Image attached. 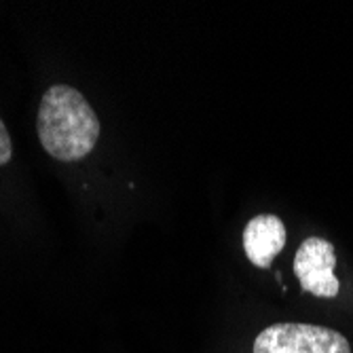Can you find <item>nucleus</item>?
I'll return each mask as SVG.
<instances>
[{
    "mask_svg": "<svg viewBox=\"0 0 353 353\" xmlns=\"http://www.w3.org/2000/svg\"><path fill=\"white\" fill-rule=\"evenodd\" d=\"M100 119L87 98L70 85H53L43 93L37 134L45 152L57 161H81L100 140Z\"/></svg>",
    "mask_w": 353,
    "mask_h": 353,
    "instance_id": "obj_1",
    "label": "nucleus"
},
{
    "mask_svg": "<svg viewBox=\"0 0 353 353\" xmlns=\"http://www.w3.org/2000/svg\"><path fill=\"white\" fill-rule=\"evenodd\" d=\"M254 353H351L349 341L326 326L273 324L254 341Z\"/></svg>",
    "mask_w": 353,
    "mask_h": 353,
    "instance_id": "obj_2",
    "label": "nucleus"
},
{
    "mask_svg": "<svg viewBox=\"0 0 353 353\" xmlns=\"http://www.w3.org/2000/svg\"><path fill=\"white\" fill-rule=\"evenodd\" d=\"M336 252L334 245L322 237H309L301 243L294 256V275L305 292L334 299L341 290V281L334 275Z\"/></svg>",
    "mask_w": 353,
    "mask_h": 353,
    "instance_id": "obj_3",
    "label": "nucleus"
},
{
    "mask_svg": "<svg viewBox=\"0 0 353 353\" xmlns=\"http://www.w3.org/2000/svg\"><path fill=\"white\" fill-rule=\"evenodd\" d=\"M288 231L285 224L275 214H259L254 216L243 229V250L248 261L259 267L269 269L275 256L285 248Z\"/></svg>",
    "mask_w": 353,
    "mask_h": 353,
    "instance_id": "obj_4",
    "label": "nucleus"
},
{
    "mask_svg": "<svg viewBox=\"0 0 353 353\" xmlns=\"http://www.w3.org/2000/svg\"><path fill=\"white\" fill-rule=\"evenodd\" d=\"M13 157V144H11V136L7 132V125L0 119V168L7 165Z\"/></svg>",
    "mask_w": 353,
    "mask_h": 353,
    "instance_id": "obj_5",
    "label": "nucleus"
}]
</instances>
